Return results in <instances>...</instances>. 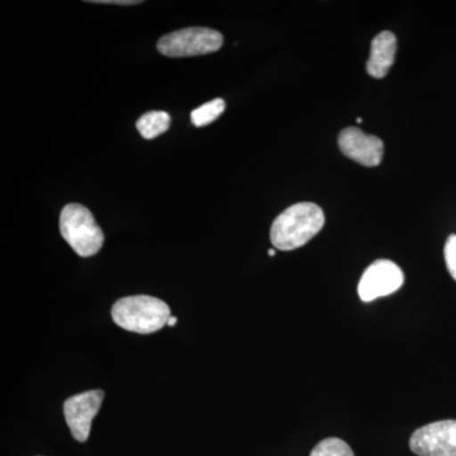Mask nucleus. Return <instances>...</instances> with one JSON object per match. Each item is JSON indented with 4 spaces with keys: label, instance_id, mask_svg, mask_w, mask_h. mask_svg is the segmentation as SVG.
Returning <instances> with one entry per match:
<instances>
[{
    "label": "nucleus",
    "instance_id": "obj_1",
    "mask_svg": "<svg viewBox=\"0 0 456 456\" xmlns=\"http://www.w3.org/2000/svg\"><path fill=\"white\" fill-rule=\"evenodd\" d=\"M325 226V213L317 204L303 202L288 207L275 218L270 240L275 248L292 251L310 242Z\"/></svg>",
    "mask_w": 456,
    "mask_h": 456
},
{
    "label": "nucleus",
    "instance_id": "obj_2",
    "mask_svg": "<svg viewBox=\"0 0 456 456\" xmlns=\"http://www.w3.org/2000/svg\"><path fill=\"white\" fill-rule=\"evenodd\" d=\"M169 305L150 296L125 297L114 303L112 318L117 326L137 334H152L169 322Z\"/></svg>",
    "mask_w": 456,
    "mask_h": 456
},
{
    "label": "nucleus",
    "instance_id": "obj_3",
    "mask_svg": "<svg viewBox=\"0 0 456 456\" xmlns=\"http://www.w3.org/2000/svg\"><path fill=\"white\" fill-rule=\"evenodd\" d=\"M60 232L79 256H93L101 251L104 244L103 231L92 212L82 204L71 203L62 208Z\"/></svg>",
    "mask_w": 456,
    "mask_h": 456
},
{
    "label": "nucleus",
    "instance_id": "obj_4",
    "mask_svg": "<svg viewBox=\"0 0 456 456\" xmlns=\"http://www.w3.org/2000/svg\"><path fill=\"white\" fill-rule=\"evenodd\" d=\"M224 45V36L207 27H189L165 35L158 42V50L167 57H188L216 53Z\"/></svg>",
    "mask_w": 456,
    "mask_h": 456
},
{
    "label": "nucleus",
    "instance_id": "obj_5",
    "mask_svg": "<svg viewBox=\"0 0 456 456\" xmlns=\"http://www.w3.org/2000/svg\"><path fill=\"white\" fill-rule=\"evenodd\" d=\"M410 448L419 456H456V419L419 428L411 436Z\"/></svg>",
    "mask_w": 456,
    "mask_h": 456
},
{
    "label": "nucleus",
    "instance_id": "obj_6",
    "mask_svg": "<svg viewBox=\"0 0 456 456\" xmlns=\"http://www.w3.org/2000/svg\"><path fill=\"white\" fill-rule=\"evenodd\" d=\"M403 283L404 274L397 264L380 259L368 266L360 278L358 294L362 302H371L397 292Z\"/></svg>",
    "mask_w": 456,
    "mask_h": 456
},
{
    "label": "nucleus",
    "instance_id": "obj_7",
    "mask_svg": "<svg viewBox=\"0 0 456 456\" xmlns=\"http://www.w3.org/2000/svg\"><path fill=\"white\" fill-rule=\"evenodd\" d=\"M103 399L104 392L102 389L80 393L66 399L64 403L66 424L70 428L75 440L86 443L89 439L93 419L98 415Z\"/></svg>",
    "mask_w": 456,
    "mask_h": 456
},
{
    "label": "nucleus",
    "instance_id": "obj_8",
    "mask_svg": "<svg viewBox=\"0 0 456 456\" xmlns=\"http://www.w3.org/2000/svg\"><path fill=\"white\" fill-rule=\"evenodd\" d=\"M342 154L364 167H378L383 160L384 145L379 137L367 134L358 127H347L338 134Z\"/></svg>",
    "mask_w": 456,
    "mask_h": 456
},
{
    "label": "nucleus",
    "instance_id": "obj_9",
    "mask_svg": "<svg viewBox=\"0 0 456 456\" xmlns=\"http://www.w3.org/2000/svg\"><path fill=\"white\" fill-rule=\"evenodd\" d=\"M397 46V37L392 32L384 31L375 36L367 62V71L370 77L383 79L389 73L395 64Z\"/></svg>",
    "mask_w": 456,
    "mask_h": 456
},
{
    "label": "nucleus",
    "instance_id": "obj_10",
    "mask_svg": "<svg viewBox=\"0 0 456 456\" xmlns=\"http://www.w3.org/2000/svg\"><path fill=\"white\" fill-rule=\"evenodd\" d=\"M170 116L163 110L147 112L137 121L136 127L146 140L155 139L169 130Z\"/></svg>",
    "mask_w": 456,
    "mask_h": 456
},
{
    "label": "nucleus",
    "instance_id": "obj_11",
    "mask_svg": "<svg viewBox=\"0 0 456 456\" xmlns=\"http://www.w3.org/2000/svg\"><path fill=\"white\" fill-rule=\"evenodd\" d=\"M224 108H226V103H224V99H213V101L198 107L191 113V123L197 127L209 125L224 112Z\"/></svg>",
    "mask_w": 456,
    "mask_h": 456
},
{
    "label": "nucleus",
    "instance_id": "obj_12",
    "mask_svg": "<svg viewBox=\"0 0 456 456\" xmlns=\"http://www.w3.org/2000/svg\"><path fill=\"white\" fill-rule=\"evenodd\" d=\"M310 456H354V452L344 440L330 437L318 443Z\"/></svg>",
    "mask_w": 456,
    "mask_h": 456
},
{
    "label": "nucleus",
    "instance_id": "obj_13",
    "mask_svg": "<svg viewBox=\"0 0 456 456\" xmlns=\"http://www.w3.org/2000/svg\"><path fill=\"white\" fill-rule=\"evenodd\" d=\"M444 255H445V263L450 275L456 281V235H450L446 240Z\"/></svg>",
    "mask_w": 456,
    "mask_h": 456
},
{
    "label": "nucleus",
    "instance_id": "obj_14",
    "mask_svg": "<svg viewBox=\"0 0 456 456\" xmlns=\"http://www.w3.org/2000/svg\"><path fill=\"white\" fill-rule=\"evenodd\" d=\"M92 3H98V4L134 5L140 4L141 2H136V0H94V2Z\"/></svg>",
    "mask_w": 456,
    "mask_h": 456
},
{
    "label": "nucleus",
    "instance_id": "obj_15",
    "mask_svg": "<svg viewBox=\"0 0 456 456\" xmlns=\"http://www.w3.org/2000/svg\"><path fill=\"white\" fill-rule=\"evenodd\" d=\"M176 322H178V320H176L175 317H170L169 322H167V326H170V327L175 326Z\"/></svg>",
    "mask_w": 456,
    "mask_h": 456
},
{
    "label": "nucleus",
    "instance_id": "obj_16",
    "mask_svg": "<svg viewBox=\"0 0 456 456\" xmlns=\"http://www.w3.org/2000/svg\"><path fill=\"white\" fill-rule=\"evenodd\" d=\"M268 254H269V256H275V254H277V253H275V250H273V248H272V250L268 251Z\"/></svg>",
    "mask_w": 456,
    "mask_h": 456
},
{
    "label": "nucleus",
    "instance_id": "obj_17",
    "mask_svg": "<svg viewBox=\"0 0 456 456\" xmlns=\"http://www.w3.org/2000/svg\"><path fill=\"white\" fill-rule=\"evenodd\" d=\"M356 122H358V123H362V118H358V119H356Z\"/></svg>",
    "mask_w": 456,
    "mask_h": 456
}]
</instances>
